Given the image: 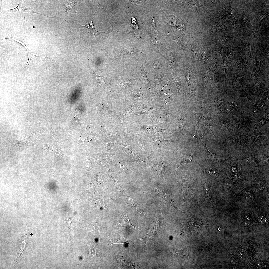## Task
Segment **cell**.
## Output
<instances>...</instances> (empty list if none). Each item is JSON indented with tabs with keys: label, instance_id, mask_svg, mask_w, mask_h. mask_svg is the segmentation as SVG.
<instances>
[{
	"label": "cell",
	"instance_id": "cell-1",
	"mask_svg": "<svg viewBox=\"0 0 269 269\" xmlns=\"http://www.w3.org/2000/svg\"><path fill=\"white\" fill-rule=\"evenodd\" d=\"M148 77L151 81L152 88L151 96L159 101L165 106L173 98L168 73L164 72Z\"/></svg>",
	"mask_w": 269,
	"mask_h": 269
},
{
	"label": "cell",
	"instance_id": "cell-2",
	"mask_svg": "<svg viewBox=\"0 0 269 269\" xmlns=\"http://www.w3.org/2000/svg\"><path fill=\"white\" fill-rule=\"evenodd\" d=\"M144 60L146 71V73L148 72V76L164 72L168 73L165 57L161 59L146 58Z\"/></svg>",
	"mask_w": 269,
	"mask_h": 269
},
{
	"label": "cell",
	"instance_id": "cell-3",
	"mask_svg": "<svg viewBox=\"0 0 269 269\" xmlns=\"http://www.w3.org/2000/svg\"><path fill=\"white\" fill-rule=\"evenodd\" d=\"M183 225L187 231H194L203 224L201 218H198L195 215L190 218L183 220Z\"/></svg>",
	"mask_w": 269,
	"mask_h": 269
},
{
	"label": "cell",
	"instance_id": "cell-4",
	"mask_svg": "<svg viewBox=\"0 0 269 269\" xmlns=\"http://www.w3.org/2000/svg\"><path fill=\"white\" fill-rule=\"evenodd\" d=\"M140 65L139 70V77L140 79L143 81L144 85L147 88L149 94L151 96L152 90L150 80L146 71L145 60L142 61Z\"/></svg>",
	"mask_w": 269,
	"mask_h": 269
},
{
	"label": "cell",
	"instance_id": "cell-5",
	"mask_svg": "<svg viewBox=\"0 0 269 269\" xmlns=\"http://www.w3.org/2000/svg\"><path fill=\"white\" fill-rule=\"evenodd\" d=\"M169 117L165 113L154 114L145 118V121L146 122L151 124L166 123L168 121Z\"/></svg>",
	"mask_w": 269,
	"mask_h": 269
},
{
	"label": "cell",
	"instance_id": "cell-6",
	"mask_svg": "<svg viewBox=\"0 0 269 269\" xmlns=\"http://www.w3.org/2000/svg\"><path fill=\"white\" fill-rule=\"evenodd\" d=\"M169 77L176 85L178 90V97L180 93L184 94L181 80V75L177 70L172 73H168Z\"/></svg>",
	"mask_w": 269,
	"mask_h": 269
},
{
	"label": "cell",
	"instance_id": "cell-7",
	"mask_svg": "<svg viewBox=\"0 0 269 269\" xmlns=\"http://www.w3.org/2000/svg\"><path fill=\"white\" fill-rule=\"evenodd\" d=\"M192 128V136L194 139L205 147L206 144L205 140V136L201 132H199L197 126L193 123Z\"/></svg>",
	"mask_w": 269,
	"mask_h": 269
},
{
	"label": "cell",
	"instance_id": "cell-8",
	"mask_svg": "<svg viewBox=\"0 0 269 269\" xmlns=\"http://www.w3.org/2000/svg\"><path fill=\"white\" fill-rule=\"evenodd\" d=\"M196 121L199 122L205 125L212 132L215 139V137L211 126V121L210 119L204 115L202 112L197 113L196 116Z\"/></svg>",
	"mask_w": 269,
	"mask_h": 269
},
{
	"label": "cell",
	"instance_id": "cell-9",
	"mask_svg": "<svg viewBox=\"0 0 269 269\" xmlns=\"http://www.w3.org/2000/svg\"><path fill=\"white\" fill-rule=\"evenodd\" d=\"M93 18L94 17L90 22L86 24L85 25L82 26L78 22H77L78 23L80 27L83 30L87 33H88L89 34L92 35L94 36H98L103 33L106 32H99L96 30L95 29L92 22Z\"/></svg>",
	"mask_w": 269,
	"mask_h": 269
},
{
	"label": "cell",
	"instance_id": "cell-10",
	"mask_svg": "<svg viewBox=\"0 0 269 269\" xmlns=\"http://www.w3.org/2000/svg\"><path fill=\"white\" fill-rule=\"evenodd\" d=\"M192 158V155L190 154H186L178 157L175 161V172L181 165L185 163H190Z\"/></svg>",
	"mask_w": 269,
	"mask_h": 269
},
{
	"label": "cell",
	"instance_id": "cell-11",
	"mask_svg": "<svg viewBox=\"0 0 269 269\" xmlns=\"http://www.w3.org/2000/svg\"><path fill=\"white\" fill-rule=\"evenodd\" d=\"M145 131L146 133H149L150 134L153 136L169 133V132L166 129H162L157 127H151L148 126H145Z\"/></svg>",
	"mask_w": 269,
	"mask_h": 269
},
{
	"label": "cell",
	"instance_id": "cell-12",
	"mask_svg": "<svg viewBox=\"0 0 269 269\" xmlns=\"http://www.w3.org/2000/svg\"><path fill=\"white\" fill-rule=\"evenodd\" d=\"M153 143L157 145V146L162 147H166L172 144V140L171 139L169 140H165L162 138L160 137H155L152 139Z\"/></svg>",
	"mask_w": 269,
	"mask_h": 269
},
{
	"label": "cell",
	"instance_id": "cell-13",
	"mask_svg": "<svg viewBox=\"0 0 269 269\" xmlns=\"http://www.w3.org/2000/svg\"><path fill=\"white\" fill-rule=\"evenodd\" d=\"M190 41V44L192 47V55L194 59L196 60L199 57L201 47L196 43L193 37L191 38Z\"/></svg>",
	"mask_w": 269,
	"mask_h": 269
},
{
	"label": "cell",
	"instance_id": "cell-14",
	"mask_svg": "<svg viewBox=\"0 0 269 269\" xmlns=\"http://www.w3.org/2000/svg\"><path fill=\"white\" fill-rule=\"evenodd\" d=\"M119 224L120 226H121V227H123L131 229L137 228L130 223L129 219L127 216L126 214L123 215L120 219L119 221Z\"/></svg>",
	"mask_w": 269,
	"mask_h": 269
},
{
	"label": "cell",
	"instance_id": "cell-15",
	"mask_svg": "<svg viewBox=\"0 0 269 269\" xmlns=\"http://www.w3.org/2000/svg\"><path fill=\"white\" fill-rule=\"evenodd\" d=\"M219 53L221 55L223 60V64L225 69V78L226 79L227 71L230 60V55L227 52L223 51H219Z\"/></svg>",
	"mask_w": 269,
	"mask_h": 269
},
{
	"label": "cell",
	"instance_id": "cell-16",
	"mask_svg": "<svg viewBox=\"0 0 269 269\" xmlns=\"http://www.w3.org/2000/svg\"><path fill=\"white\" fill-rule=\"evenodd\" d=\"M177 114L178 120V128L179 130L182 131L184 128L186 123V117L181 111H178Z\"/></svg>",
	"mask_w": 269,
	"mask_h": 269
},
{
	"label": "cell",
	"instance_id": "cell-17",
	"mask_svg": "<svg viewBox=\"0 0 269 269\" xmlns=\"http://www.w3.org/2000/svg\"><path fill=\"white\" fill-rule=\"evenodd\" d=\"M210 65L208 66L206 70L204 77L203 80L205 83H207L212 78L213 79V73L215 70Z\"/></svg>",
	"mask_w": 269,
	"mask_h": 269
},
{
	"label": "cell",
	"instance_id": "cell-18",
	"mask_svg": "<svg viewBox=\"0 0 269 269\" xmlns=\"http://www.w3.org/2000/svg\"><path fill=\"white\" fill-rule=\"evenodd\" d=\"M90 248L89 250V256L92 258L98 257L103 258L105 256L104 255L101 253L99 251L94 247L89 245Z\"/></svg>",
	"mask_w": 269,
	"mask_h": 269
},
{
	"label": "cell",
	"instance_id": "cell-19",
	"mask_svg": "<svg viewBox=\"0 0 269 269\" xmlns=\"http://www.w3.org/2000/svg\"><path fill=\"white\" fill-rule=\"evenodd\" d=\"M76 3L75 1H69L67 3L65 8V20H67L69 12L75 6Z\"/></svg>",
	"mask_w": 269,
	"mask_h": 269
},
{
	"label": "cell",
	"instance_id": "cell-20",
	"mask_svg": "<svg viewBox=\"0 0 269 269\" xmlns=\"http://www.w3.org/2000/svg\"><path fill=\"white\" fill-rule=\"evenodd\" d=\"M204 150L206 153L207 159L209 161H218L220 158L219 155H217L211 153L208 149L206 146L205 147Z\"/></svg>",
	"mask_w": 269,
	"mask_h": 269
},
{
	"label": "cell",
	"instance_id": "cell-21",
	"mask_svg": "<svg viewBox=\"0 0 269 269\" xmlns=\"http://www.w3.org/2000/svg\"><path fill=\"white\" fill-rule=\"evenodd\" d=\"M241 18L243 23L245 25L248 27L251 30L252 26L247 15L246 16L244 13V14L241 16Z\"/></svg>",
	"mask_w": 269,
	"mask_h": 269
},
{
	"label": "cell",
	"instance_id": "cell-22",
	"mask_svg": "<svg viewBox=\"0 0 269 269\" xmlns=\"http://www.w3.org/2000/svg\"><path fill=\"white\" fill-rule=\"evenodd\" d=\"M116 236L117 238L116 237H114L113 238H112V239L116 240H115L113 241H110L111 244H112L113 243H126L127 242V241H126L123 238L121 237L120 236Z\"/></svg>",
	"mask_w": 269,
	"mask_h": 269
},
{
	"label": "cell",
	"instance_id": "cell-23",
	"mask_svg": "<svg viewBox=\"0 0 269 269\" xmlns=\"http://www.w3.org/2000/svg\"><path fill=\"white\" fill-rule=\"evenodd\" d=\"M65 221L66 222V223H67V225L72 230H72V229H71V227H70V225H71V223H72V222L74 220H78V221H80V220H79L78 219H75V218L73 219V218H68L67 217H66L65 215Z\"/></svg>",
	"mask_w": 269,
	"mask_h": 269
},
{
	"label": "cell",
	"instance_id": "cell-24",
	"mask_svg": "<svg viewBox=\"0 0 269 269\" xmlns=\"http://www.w3.org/2000/svg\"><path fill=\"white\" fill-rule=\"evenodd\" d=\"M244 52L245 54L251 58V55L250 50V45L249 44H247L244 49Z\"/></svg>",
	"mask_w": 269,
	"mask_h": 269
},
{
	"label": "cell",
	"instance_id": "cell-25",
	"mask_svg": "<svg viewBox=\"0 0 269 269\" xmlns=\"http://www.w3.org/2000/svg\"><path fill=\"white\" fill-rule=\"evenodd\" d=\"M267 15L264 13H260L258 15V19L259 22H260L262 19L266 16Z\"/></svg>",
	"mask_w": 269,
	"mask_h": 269
},
{
	"label": "cell",
	"instance_id": "cell-26",
	"mask_svg": "<svg viewBox=\"0 0 269 269\" xmlns=\"http://www.w3.org/2000/svg\"><path fill=\"white\" fill-rule=\"evenodd\" d=\"M31 235H32V234H31Z\"/></svg>",
	"mask_w": 269,
	"mask_h": 269
}]
</instances>
